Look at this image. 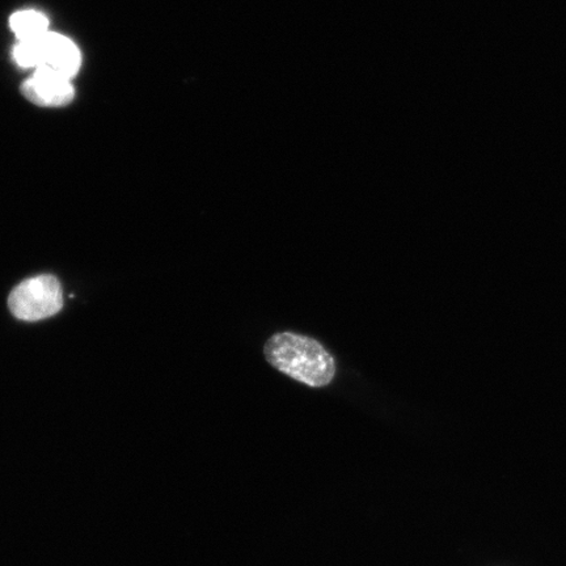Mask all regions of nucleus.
I'll list each match as a JSON object with an SVG mask.
<instances>
[{"mask_svg":"<svg viewBox=\"0 0 566 566\" xmlns=\"http://www.w3.org/2000/svg\"><path fill=\"white\" fill-rule=\"evenodd\" d=\"M265 358L274 369L310 387H325L335 378L334 357L314 338L277 334L268 339Z\"/></svg>","mask_w":566,"mask_h":566,"instance_id":"f257e3e1","label":"nucleus"},{"mask_svg":"<svg viewBox=\"0 0 566 566\" xmlns=\"http://www.w3.org/2000/svg\"><path fill=\"white\" fill-rule=\"evenodd\" d=\"M9 307L13 316L24 322L54 316L63 307L61 283L51 274L21 282L10 294Z\"/></svg>","mask_w":566,"mask_h":566,"instance_id":"f03ea898","label":"nucleus"},{"mask_svg":"<svg viewBox=\"0 0 566 566\" xmlns=\"http://www.w3.org/2000/svg\"><path fill=\"white\" fill-rule=\"evenodd\" d=\"M39 61L35 71L63 77L71 81L81 69L80 49L65 35L49 32L38 40Z\"/></svg>","mask_w":566,"mask_h":566,"instance_id":"7ed1b4c3","label":"nucleus"},{"mask_svg":"<svg viewBox=\"0 0 566 566\" xmlns=\"http://www.w3.org/2000/svg\"><path fill=\"white\" fill-rule=\"evenodd\" d=\"M21 92L31 103L49 108L66 105L73 102L75 96L71 81L45 71H35L30 80L24 82Z\"/></svg>","mask_w":566,"mask_h":566,"instance_id":"20e7f679","label":"nucleus"},{"mask_svg":"<svg viewBox=\"0 0 566 566\" xmlns=\"http://www.w3.org/2000/svg\"><path fill=\"white\" fill-rule=\"evenodd\" d=\"M10 25L19 41L39 40L49 33V21L44 13L27 10L13 13Z\"/></svg>","mask_w":566,"mask_h":566,"instance_id":"39448f33","label":"nucleus"},{"mask_svg":"<svg viewBox=\"0 0 566 566\" xmlns=\"http://www.w3.org/2000/svg\"><path fill=\"white\" fill-rule=\"evenodd\" d=\"M13 59H15L18 65L21 67H38V40L19 41L15 49H13Z\"/></svg>","mask_w":566,"mask_h":566,"instance_id":"423d86ee","label":"nucleus"}]
</instances>
